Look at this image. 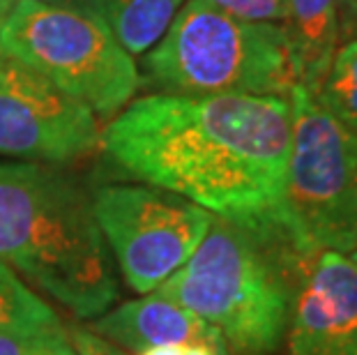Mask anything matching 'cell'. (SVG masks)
<instances>
[{
  "instance_id": "obj_4",
  "label": "cell",
  "mask_w": 357,
  "mask_h": 355,
  "mask_svg": "<svg viewBox=\"0 0 357 355\" xmlns=\"http://www.w3.org/2000/svg\"><path fill=\"white\" fill-rule=\"evenodd\" d=\"M143 72L166 95H275L300 86L284 24L242 21L212 0H187L146 54Z\"/></svg>"
},
{
  "instance_id": "obj_10",
  "label": "cell",
  "mask_w": 357,
  "mask_h": 355,
  "mask_svg": "<svg viewBox=\"0 0 357 355\" xmlns=\"http://www.w3.org/2000/svg\"><path fill=\"white\" fill-rule=\"evenodd\" d=\"M88 328L129 353L166 344H208L229 355L224 339L215 328L159 293H148L146 298L127 300L106 309L102 316L90 321Z\"/></svg>"
},
{
  "instance_id": "obj_8",
  "label": "cell",
  "mask_w": 357,
  "mask_h": 355,
  "mask_svg": "<svg viewBox=\"0 0 357 355\" xmlns=\"http://www.w3.org/2000/svg\"><path fill=\"white\" fill-rule=\"evenodd\" d=\"M95 111L0 51V160L70 164L100 148Z\"/></svg>"
},
{
  "instance_id": "obj_9",
  "label": "cell",
  "mask_w": 357,
  "mask_h": 355,
  "mask_svg": "<svg viewBox=\"0 0 357 355\" xmlns=\"http://www.w3.org/2000/svg\"><path fill=\"white\" fill-rule=\"evenodd\" d=\"M288 355H357V249L302 256Z\"/></svg>"
},
{
  "instance_id": "obj_14",
  "label": "cell",
  "mask_w": 357,
  "mask_h": 355,
  "mask_svg": "<svg viewBox=\"0 0 357 355\" xmlns=\"http://www.w3.org/2000/svg\"><path fill=\"white\" fill-rule=\"evenodd\" d=\"M316 100L341 125L357 134V40L346 42L337 49L328 77L316 93Z\"/></svg>"
},
{
  "instance_id": "obj_7",
  "label": "cell",
  "mask_w": 357,
  "mask_h": 355,
  "mask_svg": "<svg viewBox=\"0 0 357 355\" xmlns=\"http://www.w3.org/2000/svg\"><path fill=\"white\" fill-rule=\"evenodd\" d=\"M93 213L113 266L139 296L155 293L196 252L212 219L208 210L153 185H104Z\"/></svg>"
},
{
  "instance_id": "obj_13",
  "label": "cell",
  "mask_w": 357,
  "mask_h": 355,
  "mask_svg": "<svg viewBox=\"0 0 357 355\" xmlns=\"http://www.w3.org/2000/svg\"><path fill=\"white\" fill-rule=\"evenodd\" d=\"M56 309L40 293L0 263V330H37L60 328Z\"/></svg>"
},
{
  "instance_id": "obj_2",
  "label": "cell",
  "mask_w": 357,
  "mask_h": 355,
  "mask_svg": "<svg viewBox=\"0 0 357 355\" xmlns=\"http://www.w3.org/2000/svg\"><path fill=\"white\" fill-rule=\"evenodd\" d=\"M0 263L81 321L120 296L93 199L53 164L0 160Z\"/></svg>"
},
{
  "instance_id": "obj_15",
  "label": "cell",
  "mask_w": 357,
  "mask_h": 355,
  "mask_svg": "<svg viewBox=\"0 0 357 355\" xmlns=\"http://www.w3.org/2000/svg\"><path fill=\"white\" fill-rule=\"evenodd\" d=\"M0 355H77L67 328L0 330Z\"/></svg>"
},
{
  "instance_id": "obj_3",
  "label": "cell",
  "mask_w": 357,
  "mask_h": 355,
  "mask_svg": "<svg viewBox=\"0 0 357 355\" xmlns=\"http://www.w3.org/2000/svg\"><path fill=\"white\" fill-rule=\"evenodd\" d=\"M300 263L288 240L215 217L196 252L155 293L215 328L229 355H277Z\"/></svg>"
},
{
  "instance_id": "obj_11",
  "label": "cell",
  "mask_w": 357,
  "mask_h": 355,
  "mask_svg": "<svg viewBox=\"0 0 357 355\" xmlns=\"http://www.w3.org/2000/svg\"><path fill=\"white\" fill-rule=\"evenodd\" d=\"M284 28L300 88L318 93L339 47V0H288Z\"/></svg>"
},
{
  "instance_id": "obj_1",
  "label": "cell",
  "mask_w": 357,
  "mask_h": 355,
  "mask_svg": "<svg viewBox=\"0 0 357 355\" xmlns=\"http://www.w3.org/2000/svg\"><path fill=\"white\" fill-rule=\"evenodd\" d=\"M291 132L288 97L155 93L116 113L100 148L123 176L291 243L284 206Z\"/></svg>"
},
{
  "instance_id": "obj_5",
  "label": "cell",
  "mask_w": 357,
  "mask_h": 355,
  "mask_svg": "<svg viewBox=\"0 0 357 355\" xmlns=\"http://www.w3.org/2000/svg\"><path fill=\"white\" fill-rule=\"evenodd\" d=\"M293 132L286 169L288 238L300 256L357 249V134L314 93H291Z\"/></svg>"
},
{
  "instance_id": "obj_6",
  "label": "cell",
  "mask_w": 357,
  "mask_h": 355,
  "mask_svg": "<svg viewBox=\"0 0 357 355\" xmlns=\"http://www.w3.org/2000/svg\"><path fill=\"white\" fill-rule=\"evenodd\" d=\"M0 51L40 72L95 116H116L136 90V60L95 14L19 0L0 30Z\"/></svg>"
},
{
  "instance_id": "obj_20",
  "label": "cell",
  "mask_w": 357,
  "mask_h": 355,
  "mask_svg": "<svg viewBox=\"0 0 357 355\" xmlns=\"http://www.w3.org/2000/svg\"><path fill=\"white\" fill-rule=\"evenodd\" d=\"M19 0H0V30L7 24V19H10V14L14 12V7H17Z\"/></svg>"
},
{
  "instance_id": "obj_18",
  "label": "cell",
  "mask_w": 357,
  "mask_h": 355,
  "mask_svg": "<svg viewBox=\"0 0 357 355\" xmlns=\"http://www.w3.org/2000/svg\"><path fill=\"white\" fill-rule=\"evenodd\" d=\"M132 355H226V353L219 349H212L208 344H166V346H155V349L132 353Z\"/></svg>"
},
{
  "instance_id": "obj_17",
  "label": "cell",
  "mask_w": 357,
  "mask_h": 355,
  "mask_svg": "<svg viewBox=\"0 0 357 355\" xmlns=\"http://www.w3.org/2000/svg\"><path fill=\"white\" fill-rule=\"evenodd\" d=\"M67 337L77 355H127V351L118 349L116 344H111L109 339L100 337L90 328H70Z\"/></svg>"
},
{
  "instance_id": "obj_16",
  "label": "cell",
  "mask_w": 357,
  "mask_h": 355,
  "mask_svg": "<svg viewBox=\"0 0 357 355\" xmlns=\"http://www.w3.org/2000/svg\"><path fill=\"white\" fill-rule=\"evenodd\" d=\"M212 3L233 17L256 24H284L288 12V0H212Z\"/></svg>"
},
{
  "instance_id": "obj_12",
  "label": "cell",
  "mask_w": 357,
  "mask_h": 355,
  "mask_svg": "<svg viewBox=\"0 0 357 355\" xmlns=\"http://www.w3.org/2000/svg\"><path fill=\"white\" fill-rule=\"evenodd\" d=\"M187 0H100V19L132 56L162 40Z\"/></svg>"
},
{
  "instance_id": "obj_21",
  "label": "cell",
  "mask_w": 357,
  "mask_h": 355,
  "mask_svg": "<svg viewBox=\"0 0 357 355\" xmlns=\"http://www.w3.org/2000/svg\"><path fill=\"white\" fill-rule=\"evenodd\" d=\"M351 40H357V26H355V30L351 33V37H348V42H351Z\"/></svg>"
},
{
  "instance_id": "obj_19",
  "label": "cell",
  "mask_w": 357,
  "mask_h": 355,
  "mask_svg": "<svg viewBox=\"0 0 357 355\" xmlns=\"http://www.w3.org/2000/svg\"><path fill=\"white\" fill-rule=\"evenodd\" d=\"M28 3H37L44 7H58V10H72L83 14H95L100 17V0H28Z\"/></svg>"
}]
</instances>
